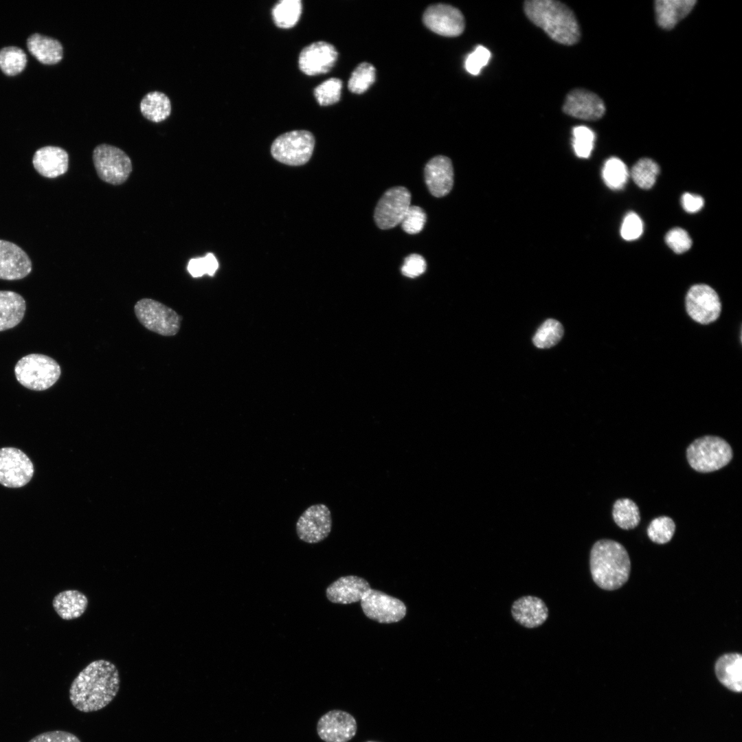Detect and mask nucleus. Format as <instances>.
I'll list each match as a JSON object with an SVG mask.
<instances>
[{"instance_id":"obj_3","label":"nucleus","mask_w":742,"mask_h":742,"mask_svg":"<svg viewBox=\"0 0 742 742\" xmlns=\"http://www.w3.org/2000/svg\"><path fill=\"white\" fill-rule=\"evenodd\" d=\"M589 565L592 579L601 589H617L629 579L631 561L628 552L616 541H597L590 552Z\"/></svg>"},{"instance_id":"obj_20","label":"nucleus","mask_w":742,"mask_h":742,"mask_svg":"<svg viewBox=\"0 0 742 742\" xmlns=\"http://www.w3.org/2000/svg\"><path fill=\"white\" fill-rule=\"evenodd\" d=\"M370 588L369 583L361 577L341 576L326 588V595L331 603L348 605L360 601Z\"/></svg>"},{"instance_id":"obj_19","label":"nucleus","mask_w":742,"mask_h":742,"mask_svg":"<svg viewBox=\"0 0 742 742\" xmlns=\"http://www.w3.org/2000/svg\"><path fill=\"white\" fill-rule=\"evenodd\" d=\"M425 179L430 193L436 197L447 195L453 185L451 159L443 155L431 159L425 167Z\"/></svg>"},{"instance_id":"obj_29","label":"nucleus","mask_w":742,"mask_h":742,"mask_svg":"<svg viewBox=\"0 0 742 742\" xmlns=\"http://www.w3.org/2000/svg\"><path fill=\"white\" fill-rule=\"evenodd\" d=\"M612 515L616 524L625 530L636 528L640 521L638 506L628 498L619 499L615 502Z\"/></svg>"},{"instance_id":"obj_46","label":"nucleus","mask_w":742,"mask_h":742,"mask_svg":"<svg viewBox=\"0 0 742 742\" xmlns=\"http://www.w3.org/2000/svg\"><path fill=\"white\" fill-rule=\"evenodd\" d=\"M703 198L697 194L684 193L682 196V205L685 211L688 213H695L699 211L704 206Z\"/></svg>"},{"instance_id":"obj_39","label":"nucleus","mask_w":742,"mask_h":742,"mask_svg":"<svg viewBox=\"0 0 742 742\" xmlns=\"http://www.w3.org/2000/svg\"><path fill=\"white\" fill-rule=\"evenodd\" d=\"M218 267V261L212 253H208L202 258H192L188 265L187 269L194 278L203 276L205 273L213 276Z\"/></svg>"},{"instance_id":"obj_40","label":"nucleus","mask_w":742,"mask_h":742,"mask_svg":"<svg viewBox=\"0 0 742 742\" xmlns=\"http://www.w3.org/2000/svg\"><path fill=\"white\" fill-rule=\"evenodd\" d=\"M426 220V214L423 210L418 206L411 205L401 225L406 233L416 234L422 231Z\"/></svg>"},{"instance_id":"obj_42","label":"nucleus","mask_w":742,"mask_h":742,"mask_svg":"<svg viewBox=\"0 0 742 742\" xmlns=\"http://www.w3.org/2000/svg\"><path fill=\"white\" fill-rule=\"evenodd\" d=\"M491 58V52L482 45L477 46L469 54L464 63L466 70L472 75L480 74L482 67L486 65Z\"/></svg>"},{"instance_id":"obj_2","label":"nucleus","mask_w":742,"mask_h":742,"mask_svg":"<svg viewBox=\"0 0 742 742\" xmlns=\"http://www.w3.org/2000/svg\"><path fill=\"white\" fill-rule=\"evenodd\" d=\"M526 16L552 40L572 45L578 42L581 32L574 12L564 3L554 0H529L524 2Z\"/></svg>"},{"instance_id":"obj_30","label":"nucleus","mask_w":742,"mask_h":742,"mask_svg":"<svg viewBox=\"0 0 742 742\" xmlns=\"http://www.w3.org/2000/svg\"><path fill=\"white\" fill-rule=\"evenodd\" d=\"M302 10L300 0L278 1L272 9V16L275 24L281 28L292 27L298 21Z\"/></svg>"},{"instance_id":"obj_11","label":"nucleus","mask_w":742,"mask_h":742,"mask_svg":"<svg viewBox=\"0 0 742 742\" xmlns=\"http://www.w3.org/2000/svg\"><path fill=\"white\" fill-rule=\"evenodd\" d=\"M411 205V194L403 186L387 190L379 199L374 218L381 229H389L401 224Z\"/></svg>"},{"instance_id":"obj_34","label":"nucleus","mask_w":742,"mask_h":742,"mask_svg":"<svg viewBox=\"0 0 742 742\" xmlns=\"http://www.w3.org/2000/svg\"><path fill=\"white\" fill-rule=\"evenodd\" d=\"M27 63L25 53L19 47H6L0 50V69L8 76H14L23 70Z\"/></svg>"},{"instance_id":"obj_26","label":"nucleus","mask_w":742,"mask_h":742,"mask_svg":"<svg viewBox=\"0 0 742 742\" xmlns=\"http://www.w3.org/2000/svg\"><path fill=\"white\" fill-rule=\"evenodd\" d=\"M25 309V301L20 294L0 291V331L17 326L23 319Z\"/></svg>"},{"instance_id":"obj_13","label":"nucleus","mask_w":742,"mask_h":742,"mask_svg":"<svg viewBox=\"0 0 742 742\" xmlns=\"http://www.w3.org/2000/svg\"><path fill=\"white\" fill-rule=\"evenodd\" d=\"M688 315L695 322L708 324L720 315L721 304L719 295L710 286L700 284L692 286L686 297Z\"/></svg>"},{"instance_id":"obj_1","label":"nucleus","mask_w":742,"mask_h":742,"mask_svg":"<svg viewBox=\"0 0 742 742\" xmlns=\"http://www.w3.org/2000/svg\"><path fill=\"white\" fill-rule=\"evenodd\" d=\"M120 674L111 662L99 659L82 669L71 684L69 696L72 706L82 712H93L108 706L116 697Z\"/></svg>"},{"instance_id":"obj_32","label":"nucleus","mask_w":742,"mask_h":742,"mask_svg":"<svg viewBox=\"0 0 742 742\" xmlns=\"http://www.w3.org/2000/svg\"><path fill=\"white\" fill-rule=\"evenodd\" d=\"M660 172L657 163L649 158L638 161L629 172L635 183L642 189H649L655 184Z\"/></svg>"},{"instance_id":"obj_6","label":"nucleus","mask_w":742,"mask_h":742,"mask_svg":"<svg viewBox=\"0 0 742 742\" xmlns=\"http://www.w3.org/2000/svg\"><path fill=\"white\" fill-rule=\"evenodd\" d=\"M315 146L313 135L305 130L292 131L278 136L272 143L271 153L277 161L290 166L306 164Z\"/></svg>"},{"instance_id":"obj_21","label":"nucleus","mask_w":742,"mask_h":742,"mask_svg":"<svg viewBox=\"0 0 742 742\" xmlns=\"http://www.w3.org/2000/svg\"><path fill=\"white\" fill-rule=\"evenodd\" d=\"M69 156L62 148L47 146L38 149L32 159L35 170L43 177L55 178L68 169Z\"/></svg>"},{"instance_id":"obj_27","label":"nucleus","mask_w":742,"mask_h":742,"mask_svg":"<svg viewBox=\"0 0 742 742\" xmlns=\"http://www.w3.org/2000/svg\"><path fill=\"white\" fill-rule=\"evenodd\" d=\"M27 46L30 52L44 64H56L63 56V46L58 40L39 34L31 35Z\"/></svg>"},{"instance_id":"obj_4","label":"nucleus","mask_w":742,"mask_h":742,"mask_svg":"<svg viewBox=\"0 0 742 742\" xmlns=\"http://www.w3.org/2000/svg\"><path fill=\"white\" fill-rule=\"evenodd\" d=\"M18 382L25 387L43 391L51 387L61 374L60 365L52 357L42 354H30L20 359L14 367Z\"/></svg>"},{"instance_id":"obj_33","label":"nucleus","mask_w":742,"mask_h":742,"mask_svg":"<svg viewBox=\"0 0 742 742\" xmlns=\"http://www.w3.org/2000/svg\"><path fill=\"white\" fill-rule=\"evenodd\" d=\"M562 324L554 319L545 321L533 337V343L539 348H549L555 346L563 335Z\"/></svg>"},{"instance_id":"obj_36","label":"nucleus","mask_w":742,"mask_h":742,"mask_svg":"<svg viewBox=\"0 0 742 742\" xmlns=\"http://www.w3.org/2000/svg\"><path fill=\"white\" fill-rule=\"evenodd\" d=\"M675 530V524L673 520L669 517L661 516L651 521L647 528V535L652 541L664 544L671 541Z\"/></svg>"},{"instance_id":"obj_38","label":"nucleus","mask_w":742,"mask_h":742,"mask_svg":"<svg viewBox=\"0 0 742 742\" xmlns=\"http://www.w3.org/2000/svg\"><path fill=\"white\" fill-rule=\"evenodd\" d=\"M572 133L576 155L581 158L589 157L594 148V131L585 126H578L573 128Z\"/></svg>"},{"instance_id":"obj_44","label":"nucleus","mask_w":742,"mask_h":742,"mask_svg":"<svg viewBox=\"0 0 742 742\" xmlns=\"http://www.w3.org/2000/svg\"><path fill=\"white\" fill-rule=\"evenodd\" d=\"M426 267V261L424 258L419 254H412L405 258L401 267V273L405 276L414 278L423 274Z\"/></svg>"},{"instance_id":"obj_18","label":"nucleus","mask_w":742,"mask_h":742,"mask_svg":"<svg viewBox=\"0 0 742 742\" xmlns=\"http://www.w3.org/2000/svg\"><path fill=\"white\" fill-rule=\"evenodd\" d=\"M31 271L32 262L27 254L16 244L0 240V279L20 280Z\"/></svg>"},{"instance_id":"obj_15","label":"nucleus","mask_w":742,"mask_h":742,"mask_svg":"<svg viewBox=\"0 0 742 742\" xmlns=\"http://www.w3.org/2000/svg\"><path fill=\"white\" fill-rule=\"evenodd\" d=\"M317 731L325 742H348L357 733V723L349 712L333 710L320 717Z\"/></svg>"},{"instance_id":"obj_41","label":"nucleus","mask_w":742,"mask_h":742,"mask_svg":"<svg viewBox=\"0 0 742 742\" xmlns=\"http://www.w3.org/2000/svg\"><path fill=\"white\" fill-rule=\"evenodd\" d=\"M667 245L677 254L688 251L692 245V240L688 232L680 227L669 230L665 236Z\"/></svg>"},{"instance_id":"obj_16","label":"nucleus","mask_w":742,"mask_h":742,"mask_svg":"<svg viewBox=\"0 0 742 742\" xmlns=\"http://www.w3.org/2000/svg\"><path fill=\"white\" fill-rule=\"evenodd\" d=\"M338 56L336 48L325 41H317L305 47L298 60L300 69L306 75L327 73L334 66Z\"/></svg>"},{"instance_id":"obj_37","label":"nucleus","mask_w":742,"mask_h":742,"mask_svg":"<svg viewBox=\"0 0 742 742\" xmlns=\"http://www.w3.org/2000/svg\"><path fill=\"white\" fill-rule=\"evenodd\" d=\"M341 88L342 81L331 78L315 88L314 95L321 106L330 105L339 101Z\"/></svg>"},{"instance_id":"obj_22","label":"nucleus","mask_w":742,"mask_h":742,"mask_svg":"<svg viewBox=\"0 0 742 742\" xmlns=\"http://www.w3.org/2000/svg\"><path fill=\"white\" fill-rule=\"evenodd\" d=\"M511 613L518 623L527 628L541 625L548 616V609L544 602L532 596H526L516 600L513 603Z\"/></svg>"},{"instance_id":"obj_8","label":"nucleus","mask_w":742,"mask_h":742,"mask_svg":"<svg viewBox=\"0 0 742 742\" xmlns=\"http://www.w3.org/2000/svg\"><path fill=\"white\" fill-rule=\"evenodd\" d=\"M93 161L99 177L112 185L124 183L132 171L130 157L122 150L112 145L97 146L93 153Z\"/></svg>"},{"instance_id":"obj_24","label":"nucleus","mask_w":742,"mask_h":742,"mask_svg":"<svg viewBox=\"0 0 742 742\" xmlns=\"http://www.w3.org/2000/svg\"><path fill=\"white\" fill-rule=\"evenodd\" d=\"M695 0H657L655 2L656 19L663 29L671 30L694 8Z\"/></svg>"},{"instance_id":"obj_7","label":"nucleus","mask_w":742,"mask_h":742,"mask_svg":"<svg viewBox=\"0 0 742 742\" xmlns=\"http://www.w3.org/2000/svg\"><path fill=\"white\" fill-rule=\"evenodd\" d=\"M139 322L147 329L163 336L176 335L181 317L171 308L156 300L144 298L134 306Z\"/></svg>"},{"instance_id":"obj_23","label":"nucleus","mask_w":742,"mask_h":742,"mask_svg":"<svg viewBox=\"0 0 742 742\" xmlns=\"http://www.w3.org/2000/svg\"><path fill=\"white\" fill-rule=\"evenodd\" d=\"M715 671L721 684L734 693L742 691V656L740 653H726L718 658Z\"/></svg>"},{"instance_id":"obj_28","label":"nucleus","mask_w":742,"mask_h":742,"mask_svg":"<svg viewBox=\"0 0 742 742\" xmlns=\"http://www.w3.org/2000/svg\"><path fill=\"white\" fill-rule=\"evenodd\" d=\"M139 108L142 115L148 120L159 122L166 119L171 113L169 98L160 91H151L142 99Z\"/></svg>"},{"instance_id":"obj_9","label":"nucleus","mask_w":742,"mask_h":742,"mask_svg":"<svg viewBox=\"0 0 742 742\" xmlns=\"http://www.w3.org/2000/svg\"><path fill=\"white\" fill-rule=\"evenodd\" d=\"M34 472L30 458L15 447L0 449V484L21 488L32 480Z\"/></svg>"},{"instance_id":"obj_35","label":"nucleus","mask_w":742,"mask_h":742,"mask_svg":"<svg viewBox=\"0 0 742 742\" xmlns=\"http://www.w3.org/2000/svg\"><path fill=\"white\" fill-rule=\"evenodd\" d=\"M375 77L374 67L368 63H362L352 73L348 80V89L355 93H364L374 83Z\"/></svg>"},{"instance_id":"obj_17","label":"nucleus","mask_w":742,"mask_h":742,"mask_svg":"<svg viewBox=\"0 0 742 742\" xmlns=\"http://www.w3.org/2000/svg\"><path fill=\"white\" fill-rule=\"evenodd\" d=\"M563 111L576 118L596 120L604 115L605 106L603 101L594 93L576 89L566 96Z\"/></svg>"},{"instance_id":"obj_43","label":"nucleus","mask_w":742,"mask_h":742,"mask_svg":"<svg viewBox=\"0 0 742 742\" xmlns=\"http://www.w3.org/2000/svg\"><path fill=\"white\" fill-rule=\"evenodd\" d=\"M643 232V223L640 216L633 212H629L625 216L620 228V235L625 240H633L638 238Z\"/></svg>"},{"instance_id":"obj_31","label":"nucleus","mask_w":742,"mask_h":742,"mask_svg":"<svg viewBox=\"0 0 742 742\" xmlns=\"http://www.w3.org/2000/svg\"><path fill=\"white\" fill-rule=\"evenodd\" d=\"M602 176L607 187L620 190L627 183L629 172L625 164L617 157L608 159L603 168Z\"/></svg>"},{"instance_id":"obj_47","label":"nucleus","mask_w":742,"mask_h":742,"mask_svg":"<svg viewBox=\"0 0 742 742\" xmlns=\"http://www.w3.org/2000/svg\"><path fill=\"white\" fill-rule=\"evenodd\" d=\"M366 742H378V741H366Z\"/></svg>"},{"instance_id":"obj_5","label":"nucleus","mask_w":742,"mask_h":742,"mask_svg":"<svg viewBox=\"0 0 742 742\" xmlns=\"http://www.w3.org/2000/svg\"><path fill=\"white\" fill-rule=\"evenodd\" d=\"M732 455L730 445L724 439L715 436H705L695 440L686 450L690 466L701 473L723 468L730 462Z\"/></svg>"},{"instance_id":"obj_12","label":"nucleus","mask_w":742,"mask_h":742,"mask_svg":"<svg viewBox=\"0 0 742 742\" xmlns=\"http://www.w3.org/2000/svg\"><path fill=\"white\" fill-rule=\"evenodd\" d=\"M333 526L331 513L324 504L308 507L296 522L298 538L308 543H317L324 540L330 533Z\"/></svg>"},{"instance_id":"obj_45","label":"nucleus","mask_w":742,"mask_h":742,"mask_svg":"<svg viewBox=\"0 0 742 742\" xmlns=\"http://www.w3.org/2000/svg\"><path fill=\"white\" fill-rule=\"evenodd\" d=\"M28 742H81L74 734L64 730H52L41 733Z\"/></svg>"},{"instance_id":"obj_10","label":"nucleus","mask_w":742,"mask_h":742,"mask_svg":"<svg viewBox=\"0 0 742 742\" xmlns=\"http://www.w3.org/2000/svg\"><path fill=\"white\" fill-rule=\"evenodd\" d=\"M361 602L363 614L379 623L398 622L406 615L407 607L400 599L374 589H369Z\"/></svg>"},{"instance_id":"obj_14","label":"nucleus","mask_w":742,"mask_h":742,"mask_svg":"<svg viewBox=\"0 0 742 742\" xmlns=\"http://www.w3.org/2000/svg\"><path fill=\"white\" fill-rule=\"evenodd\" d=\"M423 23L432 32L444 36H458L465 27L462 12L452 5L438 3L428 7L423 16Z\"/></svg>"},{"instance_id":"obj_25","label":"nucleus","mask_w":742,"mask_h":742,"mask_svg":"<svg viewBox=\"0 0 742 742\" xmlns=\"http://www.w3.org/2000/svg\"><path fill=\"white\" fill-rule=\"evenodd\" d=\"M88 604L87 596L76 589L63 591L55 596L52 601L55 611L66 620L80 617L87 610Z\"/></svg>"}]
</instances>
